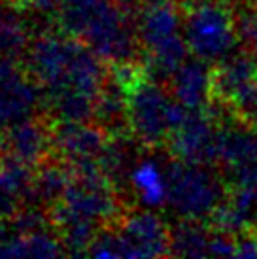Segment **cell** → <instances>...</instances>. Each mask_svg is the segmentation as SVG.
Instances as JSON below:
<instances>
[{
	"label": "cell",
	"mask_w": 257,
	"mask_h": 259,
	"mask_svg": "<svg viewBox=\"0 0 257 259\" xmlns=\"http://www.w3.org/2000/svg\"><path fill=\"white\" fill-rule=\"evenodd\" d=\"M100 227L102 225L93 222H72L59 227L66 255H89V248Z\"/></svg>",
	"instance_id": "cell-19"
},
{
	"label": "cell",
	"mask_w": 257,
	"mask_h": 259,
	"mask_svg": "<svg viewBox=\"0 0 257 259\" xmlns=\"http://www.w3.org/2000/svg\"><path fill=\"white\" fill-rule=\"evenodd\" d=\"M212 102L248 121L257 117V61L246 50L212 65Z\"/></svg>",
	"instance_id": "cell-5"
},
{
	"label": "cell",
	"mask_w": 257,
	"mask_h": 259,
	"mask_svg": "<svg viewBox=\"0 0 257 259\" xmlns=\"http://www.w3.org/2000/svg\"><path fill=\"white\" fill-rule=\"evenodd\" d=\"M79 40L112 66L140 63L135 8L125 0H102L89 15Z\"/></svg>",
	"instance_id": "cell-3"
},
{
	"label": "cell",
	"mask_w": 257,
	"mask_h": 259,
	"mask_svg": "<svg viewBox=\"0 0 257 259\" xmlns=\"http://www.w3.org/2000/svg\"><path fill=\"white\" fill-rule=\"evenodd\" d=\"M210 255L216 257H236V238L223 231L212 229L210 237Z\"/></svg>",
	"instance_id": "cell-20"
},
{
	"label": "cell",
	"mask_w": 257,
	"mask_h": 259,
	"mask_svg": "<svg viewBox=\"0 0 257 259\" xmlns=\"http://www.w3.org/2000/svg\"><path fill=\"white\" fill-rule=\"evenodd\" d=\"M166 85L172 97L187 110L208 108L212 102V65L195 55L187 57Z\"/></svg>",
	"instance_id": "cell-12"
},
{
	"label": "cell",
	"mask_w": 257,
	"mask_h": 259,
	"mask_svg": "<svg viewBox=\"0 0 257 259\" xmlns=\"http://www.w3.org/2000/svg\"><path fill=\"white\" fill-rule=\"evenodd\" d=\"M212 227L206 220L182 218L170 229L172 257H208Z\"/></svg>",
	"instance_id": "cell-17"
},
{
	"label": "cell",
	"mask_w": 257,
	"mask_h": 259,
	"mask_svg": "<svg viewBox=\"0 0 257 259\" xmlns=\"http://www.w3.org/2000/svg\"><path fill=\"white\" fill-rule=\"evenodd\" d=\"M119 257H168L170 229L151 210H125L114 223Z\"/></svg>",
	"instance_id": "cell-6"
},
{
	"label": "cell",
	"mask_w": 257,
	"mask_h": 259,
	"mask_svg": "<svg viewBox=\"0 0 257 259\" xmlns=\"http://www.w3.org/2000/svg\"><path fill=\"white\" fill-rule=\"evenodd\" d=\"M110 133L99 123L87 121H53L51 142L53 153L68 165L99 161L110 140Z\"/></svg>",
	"instance_id": "cell-8"
},
{
	"label": "cell",
	"mask_w": 257,
	"mask_h": 259,
	"mask_svg": "<svg viewBox=\"0 0 257 259\" xmlns=\"http://www.w3.org/2000/svg\"><path fill=\"white\" fill-rule=\"evenodd\" d=\"M128 187L138 201L148 208L166 202V168L155 157H138L128 174Z\"/></svg>",
	"instance_id": "cell-14"
},
{
	"label": "cell",
	"mask_w": 257,
	"mask_h": 259,
	"mask_svg": "<svg viewBox=\"0 0 257 259\" xmlns=\"http://www.w3.org/2000/svg\"><path fill=\"white\" fill-rule=\"evenodd\" d=\"M93 119L110 135L131 133L127 121V89L115 72L106 78V83L95 104Z\"/></svg>",
	"instance_id": "cell-13"
},
{
	"label": "cell",
	"mask_w": 257,
	"mask_h": 259,
	"mask_svg": "<svg viewBox=\"0 0 257 259\" xmlns=\"http://www.w3.org/2000/svg\"><path fill=\"white\" fill-rule=\"evenodd\" d=\"M127 4H131V6H146V4H151V2H157V0H125Z\"/></svg>",
	"instance_id": "cell-21"
},
{
	"label": "cell",
	"mask_w": 257,
	"mask_h": 259,
	"mask_svg": "<svg viewBox=\"0 0 257 259\" xmlns=\"http://www.w3.org/2000/svg\"><path fill=\"white\" fill-rule=\"evenodd\" d=\"M166 168V204L180 218L210 220L227 197V184L220 168L186 163L170 157Z\"/></svg>",
	"instance_id": "cell-4"
},
{
	"label": "cell",
	"mask_w": 257,
	"mask_h": 259,
	"mask_svg": "<svg viewBox=\"0 0 257 259\" xmlns=\"http://www.w3.org/2000/svg\"><path fill=\"white\" fill-rule=\"evenodd\" d=\"M255 2H257V0H255Z\"/></svg>",
	"instance_id": "cell-24"
},
{
	"label": "cell",
	"mask_w": 257,
	"mask_h": 259,
	"mask_svg": "<svg viewBox=\"0 0 257 259\" xmlns=\"http://www.w3.org/2000/svg\"><path fill=\"white\" fill-rule=\"evenodd\" d=\"M64 244L61 237L48 229L32 233H14L0 242V257H59L64 255Z\"/></svg>",
	"instance_id": "cell-16"
},
{
	"label": "cell",
	"mask_w": 257,
	"mask_h": 259,
	"mask_svg": "<svg viewBox=\"0 0 257 259\" xmlns=\"http://www.w3.org/2000/svg\"><path fill=\"white\" fill-rule=\"evenodd\" d=\"M72 166L61 157H48L38 165L32 178V204L50 210L66 191L72 182Z\"/></svg>",
	"instance_id": "cell-15"
},
{
	"label": "cell",
	"mask_w": 257,
	"mask_h": 259,
	"mask_svg": "<svg viewBox=\"0 0 257 259\" xmlns=\"http://www.w3.org/2000/svg\"><path fill=\"white\" fill-rule=\"evenodd\" d=\"M251 123H253V125H255V127H257V117H255V119H253V121H251Z\"/></svg>",
	"instance_id": "cell-22"
},
{
	"label": "cell",
	"mask_w": 257,
	"mask_h": 259,
	"mask_svg": "<svg viewBox=\"0 0 257 259\" xmlns=\"http://www.w3.org/2000/svg\"><path fill=\"white\" fill-rule=\"evenodd\" d=\"M184 34L195 57L216 65L242 48L233 0H182Z\"/></svg>",
	"instance_id": "cell-2"
},
{
	"label": "cell",
	"mask_w": 257,
	"mask_h": 259,
	"mask_svg": "<svg viewBox=\"0 0 257 259\" xmlns=\"http://www.w3.org/2000/svg\"><path fill=\"white\" fill-rule=\"evenodd\" d=\"M127 89V121L131 135L146 150H159L186 121L189 110L172 97L142 63L114 66Z\"/></svg>",
	"instance_id": "cell-1"
},
{
	"label": "cell",
	"mask_w": 257,
	"mask_h": 259,
	"mask_svg": "<svg viewBox=\"0 0 257 259\" xmlns=\"http://www.w3.org/2000/svg\"><path fill=\"white\" fill-rule=\"evenodd\" d=\"M29 23L14 10L0 12V55L12 59L25 57L30 46Z\"/></svg>",
	"instance_id": "cell-18"
},
{
	"label": "cell",
	"mask_w": 257,
	"mask_h": 259,
	"mask_svg": "<svg viewBox=\"0 0 257 259\" xmlns=\"http://www.w3.org/2000/svg\"><path fill=\"white\" fill-rule=\"evenodd\" d=\"M136 29L144 51L155 50L168 38L184 32V4L182 0H157L140 8Z\"/></svg>",
	"instance_id": "cell-11"
},
{
	"label": "cell",
	"mask_w": 257,
	"mask_h": 259,
	"mask_svg": "<svg viewBox=\"0 0 257 259\" xmlns=\"http://www.w3.org/2000/svg\"><path fill=\"white\" fill-rule=\"evenodd\" d=\"M44 106V89L29 72L0 83V133H6L15 123L38 115Z\"/></svg>",
	"instance_id": "cell-10"
},
{
	"label": "cell",
	"mask_w": 257,
	"mask_h": 259,
	"mask_svg": "<svg viewBox=\"0 0 257 259\" xmlns=\"http://www.w3.org/2000/svg\"><path fill=\"white\" fill-rule=\"evenodd\" d=\"M4 153L15 157L29 166H38L53 153L51 125L42 119V115H32L4 133Z\"/></svg>",
	"instance_id": "cell-9"
},
{
	"label": "cell",
	"mask_w": 257,
	"mask_h": 259,
	"mask_svg": "<svg viewBox=\"0 0 257 259\" xmlns=\"http://www.w3.org/2000/svg\"><path fill=\"white\" fill-rule=\"evenodd\" d=\"M168 155L186 163L216 165L220 155V121L208 108L189 110L186 121L166 140Z\"/></svg>",
	"instance_id": "cell-7"
},
{
	"label": "cell",
	"mask_w": 257,
	"mask_h": 259,
	"mask_svg": "<svg viewBox=\"0 0 257 259\" xmlns=\"http://www.w3.org/2000/svg\"><path fill=\"white\" fill-rule=\"evenodd\" d=\"M0 12H2V4H0Z\"/></svg>",
	"instance_id": "cell-23"
}]
</instances>
